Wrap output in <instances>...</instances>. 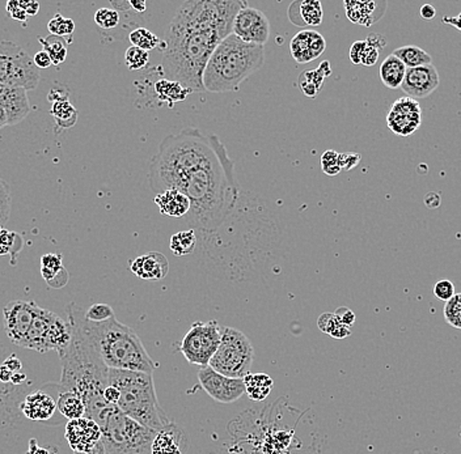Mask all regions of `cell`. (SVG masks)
<instances>
[{
    "instance_id": "obj_1",
    "label": "cell",
    "mask_w": 461,
    "mask_h": 454,
    "mask_svg": "<svg viewBox=\"0 0 461 454\" xmlns=\"http://www.w3.org/2000/svg\"><path fill=\"white\" fill-rule=\"evenodd\" d=\"M148 182L156 194L176 189L190 200L192 229L217 231L239 202L235 164L217 135L186 127L168 135L152 157Z\"/></svg>"
},
{
    "instance_id": "obj_2",
    "label": "cell",
    "mask_w": 461,
    "mask_h": 454,
    "mask_svg": "<svg viewBox=\"0 0 461 454\" xmlns=\"http://www.w3.org/2000/svg\"><path fill=\"white\" fill-rule=\"evenodd\" d=\"M246 3L239 0H190L178 9L163 41V70L168 80L192 92H205L202 76L211 54L227 36Z\"/></svg>"
},
{
    "instance_id": "obj_3",
    "label": "cell",
    "mask_w": 461,
    "mask_h": 454,
    "mask_svg": "<svg viewBox=\"0 0 461 454\" xmlns=\"http://www.w3.org/2000/svg\"><path fill=\"white\" fill-rule=\"evenodd\" d=\"M67 320L75 323L94 354L109 369L153 373L156 363L143 346L139 335L116 317L104 323H91L82 308L67 306Z\"/></svg>"
},
{
    "instance_id": "obj_4",
    "label": "cell",
    "mask_w": 461,
    "mask_h": 454,
    "mask_svg": "<svg viewBox=\"0 0 461 454\" xmlns=\"http://www.w3.org/2000/svg\"><path fill=\"white\" fill-rule=\"evenodd\" d=\"M68 323L71 325L72 339L66 352L60 356V390H68L80 396L85 406L84 416L97 421L112 406L104 399V391L109 385V368L94 354L75 323Z\"/></svg>"
},
{
    "instance_id": "obj_5",
    "label": "cell",
    "mask_w": 461,
    "mask_h": 454,
    "mask_svg": "<svg viewBox=\"0 0 461 454\" xmlns=\"http://www.w3.org/2000/svg\"><path fill=\"white\" fill-rule=\"evenodd\" d=\"M264 46L245 43L231 33L211 54L202 76L203 88L211 93L237 91L246 77L264 66Z\"/></svg>"
},
{
    "instance_id": "obj_6",
    "label": "cell",
    "mask_w": 461,
    "mask_h": 454,
    "mask_svg": "<svg viewBox=\"0 0 461 454\" xmlns=\"http://www.w3.org/2000/svg\"><path fill=\"white\" fill-rule=\"evenodd\" d=\"M108 380L119 391L116 405L119 411L155 432L170 424L160 406L151 373L109 369Z\"/></svg>"
},
{
    "instance_id": "obj_7",
    "label": "cell",
    "mask_w": 461,
    "mask_h": 454,
    "mask_svg": "<svg viewBox=\"0 0 461 454\" xmlns=\"http://www.w3.org/2000/svg\"><path fill=\"white\" fill-rule=\"evenodd\" d=\"M97 424L105 454H152V441L158 432L143 427L119 411L117 406H109Z\"/></svg>"
},
{
    "instance_id": "obj_8",
    "label": "cell",
    "mask_w": 461,
    "mask_h": 454,
    "mask_svg": "<svg viewBox=\"0 0 461 454\" xmlns=\"http://www.w3.org/2000/svg\"><path fill=\"white\" fill-rule=\"evenodd\" d=\"M254 359L251 340L242 331L222 326V340L209 367L223 376L243 380L249 374Z\"/></svg>"
},
{
    "instance_id": "obj_9",
    "label": "cell",
    "mask_w": 461,
    "mask_h": 454,
    "mask_svg": "<svg viewBox=\"0 0 461 454\" xmlns=\"http://www.w3.org/2000/svg\"><path fill=\"white\" fill-rule=\"evenodd\" d=\"M0 82L33 91L40 83V71L26 50L11 41H0Z\"/></svg>"
},
{
    "instance_id": "obj_10",
    "label": "cell",
    "mask_w": 461,
    "mask_h": 454,
    "mask_svg": "<svg viewBox=\"0 0 461 454\" xmlns=\"http://www.w3.org/2000/svg\"><path fill=\"white\" fill-rule=\"evenodd\" d=\"M222 340V326L217 321L194 323L186 333L180 351L190 364L206 367Z\"/></svg>"
},
{
    "instance_id": "obj_11",
    "label": "cell",
    "mask_w": 461,
    "mask_h": 454,
    "mask_svg": "<svg viewBox=\"0 0 461 454\" xmlns=\"http://www.w3.org/2000/svg\"><path fill=\"white\" fill-rule=\"evenodd\" d=\"M41 306L34 301L13 300L3 308L4 330L9 340L17 347L24 346L26 335Z\"/></svg>"
},
{
    "instance_id": "obj_12",
    "label": "cell",
    "mask_w": 461,
    "mask_h": 454,
    "mask_svg": "<svg viewBox=\"0 0 461 454\" xmlns=\"http://www.w3.org/2000/svg\"><path fill=\"white\" fill-rule=\"evenodd\" d=\"M232 34L245 43L264 46L270 37V23L266 15L257 9L244 7L236 15Z\"/></svg>"
},
{
    "instance_id": "obj_13",
    "label": "cell",
    "mask_w": 461,
    "mask_h": 454,
    "mask_svg": "<svg viewBox=\"0 0 461 454\" xmlns=\"http://www.w3.org/2000/svg\"><path fill=\"white\" fill-rule=\"evenodd\" d=\"M198 380L203 390L214 401L220 404L236 402L245 393L243 380L223 376L209 365L201 367L198 372Z\"/></svg>"
},
{
    "instance_id": "obj_14",
    "label": "cell",
    "mask_w": 461,
    "mask_h": 454,
    "mask_svg": "<svg viewBox=\"0 0 461 454\" xmlns=\"http://www.w3.org/2000/svg\"><path fill=\"white\" fill-rule=\"evenodd\" d=\"M422 124V109L417 99L403 96L394 101L386 116V124L398 136H411Z\"/></svg>"
},
{
    "instance_id": "obj_15",
    "label": "cell",
    "mask_w": 461,
    "mask_h": 454,
    "mask_svg": "<svg viewBox=\"0 0 461 454\" xmlns=\"http://www.w3.org/2000/svg\"><path fill=\"white\" fill-rule=\"evenodd\" d=\"M65 436L74 453H87L102 443L100 426L85 416L68 421Z\"/></svg>"
},
{
    "instance_id": "obj_16",
    "label": "cell",
    "mask_w": 461,
    "mask_h": 454,
    "mask_svg": "<svg viewBox=\"0 0 461 454\" xmlns=\"http://www.w3.org/2000/svg\"><path fill=\"white\" fill-rule=\"evenodd\" d=\"M440 79L433 65L406 68L401 90L411 99H426L439 87Z\"/></svg>"
},
{
    "instance_id": "obj_17",
    "label": "cell",
    "mask_w": 461,
    "mask_h": 454,
    "mask_svg": "<svg viewBox=\"0 0 461 454\" xmlns=\"http://www.w3.org/2000/svg\"><path fill=\"white\" fill-rule=\"evenodd\" d=\"M327 49V41L322 34L316 31H302L293 36L290 42L291 55L299 65L310 63L321 57Z\"/></svg>"
},
{
    "instance_id": "obj_18",
    "label": "cell",
    "mask_w": 461,
    "mask_h": 454,
    "mask_svg": "<svg viewBox=\"0 0 461 454\" xmlns=\"http://www.w3.org/2000/svg\"><path fill=\"white\" fill-rule=\"evenodd\" d=\"M0 105L9 117V126L20 124L31 112L28 94L24 88L0 82Z\"/></svg>"
},
{
    "instance_id": "obj_19",
    "label": "cell",
    "mask_w": 461,
    "mask_h": 454,
    "mask_svg": "<svg viewBox=\"0 0 461 454\" xmlns=\"http://www.w3.org/2000/svg\"><path fill=\"white\" fill-rule=\"evenodd\" d=\"M133 274L144 281H161L169 273L167 256L159 252H151L135 258L130 264Z\"/></svg>"
},
{
    "instance_id": "obj_20",
    "label": "cell",
    "mask_w": 461,
    "mask_h": 454,
    "mask_svg": "<svg viewBox=\"0 0 461 454\" xmlns=\"http://www.w3.org/2000/svg\"><path fill=\"white\" fill-rule=\"evenodd\" d=\"M188 448V438L184 431L170 423L159 431L152 441V454H184Z\"/></svg>"
},
{
    "instance_id": "obj_21",
    "label": "cell",
    "mask_w": 461,
    "mask_h": 454,
    "mask_svg": "<svg viewBox=\"0 0 461 454\" xmlns=\"http://www.w3.org/2000/svg\"><path fill=\"white\" fill-rule=\"evenodd\" d=\"M346 16L354 24L371 26L386 13V1H345Z\"/></svg>"
},
{
    "instance_id": "obj_22",
    "label": "cell",
    "mask_w": 461,
    "mask_h": 454,
    "mask_svg": "<svg viewBox=\"0 0 461 454\" xmlns=\"http://www.w3.org/2000/svg\"><path fill=\"white\" fill-rule=\"evenodd\" d=\"M322 16L324 12L319 0L293 1L288 7V18L296 26H319Z\"/></svg>"
},
{
    "instance_id": "obj_23",
    "label": "cell",
    "mask_w": 461,
    "mask_h": 454,
    "mask_svg": "<svg viewBox=\"0 0 461 454\" xmlns=\"http://www.w3.org/2000/svg\"><path fill=\"white\" fill-rule=\"evenodd\" d=\"M57 410V402L48 393L38 390L26 396L21 411L31 421H48Z\"/></svg>"
},
{
    "instance_id": "obj_24",
    "label": "cell",
    "mask_w": 461,
    "mask_h": 454,
    "mask_svg": "<svg viewBox=\"0 0 461 454\" xmlns=\"http://www.w3.org/2000/svg\"><path fill=\"white\" fill-rule=\"evenodd\" d=\"M53 317H54L53 312L40 308V310L29 329V333L26 335L23 348L34 350L41 354L46 352V338H48V333H49Z\"/></svg>"
},
{
    "instance_id": "obj_25",
    "label": "cell",
    "mask_w": 461,
    "mask_h": 454,
    "mask_svg": "<svg viewBox=\"0 0 461 454\" xmlns=\"http://www.w3.org/2000/svg\"><path fill=\"white\" fill-rule=\"evenodd\" d=\"M155 203L163 215L170 217H184L190 211V200L176 189H169L156 194Z\"/></svg>"
},
{
    "instance_id": "obj_26",
    "label": "cell",
    "mask_w": 461,
    "mask_h": 454,
    "mask_svg": "<svg viewBox=\"0 0 461 454\" xmlns=\"http://www.w3.org/2000/svg\"><path fill=\"white\" fill-rule=\"evenodd\" d=\"M41 274L42 278L53 288L65 287L70 278L66 267L63 266V256L55 253L41 256Z\"/></svg>"
},
{
    "instance_id": "obj_27",
    "label": "cell",
    "mask_w": 461,
    "mask_h": 454,
    "mask_svg": "<svg viewBox=\"0 0 461 454\" xmlns=\"http://www.w3.org/2000/svg\"><path fill=\"white\" fill-rule=\"evenodd\" d=\"M405 74H406V67L400 59L394 57V54L388 55L383 60V63L380 65V70H379V76H380L381 83L384 84L389 90L401 88Z\"/></svg>"
},
{
    "instance_id": "obj_28",
    "label": "cell",
    "mask_w": 461,
    "mask_h": 454,
    "mask_svg": "<svg viewBox=\"0 0 461 454\" xmlns=\"http://www.w3.org/2000/svg\"><path fill=\"white\" fill-rule=\"evenodd\" d=\"M243 381L245 393L251 401H264L268 398L273 388V379L266 373H249L244 377Z\"/></svg>"
},
{
    "instance_id": "obj_29",
    "label": "cell",
    "mask_w": 461,
    "mask_h": 454,
    "mask_svg": "<svg viewBox=\"0 0 461 454\" xmlns=\"http://www.w3.org/2000/svg\"><path fill=\"white\" fill-rule=\"evenodd\" d=\"M57 409H58L59 413L62 414L63 416H66L70 421L80 419L85 415V406H84L82 398L68 390L59 391Z\"/></svg>"
},
{
    "instance_id": "obj_30",
    "label": "cell",
    "mask_w": 461,
    "mask_h": 454,
    "mask_svg": "<svg viewBox=\"0 0 461 454\" xmlns=\"http://www.w3.org/2000/svg\"><path fill=\"white\" fill-rule=\"evenodd\" d=\"M155 91L159 96L160 101L168 102L169 107H173V104L178 101H184L188 94L192 93L189 90H186L184 85L168 79H163L155 84Z\"/></svg>"
},
{
    "instance_id": "obj_31",
    "label": "cell",
    "mask_w": 461,
    "mask_h": 454,
    "mask_svg": "<svg viewBox=\"0 0 461 454\" xmlns=\"http://www.w3.org/2000/svg\"><path fill=\"white\" fill-rule=\"evenodd\" d=\"M392 54L394 57L400 59L406 68L433 65V58L430 57V54L414 45L398 48V49L394 50Z\"/></svg>"
},
{
    "instance_id": "obj_32",
    "label": "cell",
    "mask_w": 461,
    "mask_h": 454,
    "mask_svg": "<svg viewBox=\"0 0 461 454\" xmlns=\"http://www.w3.org/2000/svg\"><path fill=\"white\" fill-rule=\"evenodd\" d=\"M51 116L54 117L58 129H70L75 126L77 121V110L71 105L68 99H60L53 102L50 110Z\"/></svg>"
},
{
    "instance_id": "obj_33",
    "label": "cell",
    "mask_w": 461,
    "mask_h": 454,
    "mask_svg": "<svg viewBox=\"0 0 461 454\" xmlns=\"http://www.w3.org/2000/svg\"><path fill=\"white\" fill-rule=\"evenodd\" d=\"M197 247V236L193 229L175 233L169 239L170 252L177 256L192 254Z\"/></svg>"
},
{
    "instance_id": "obj_34",
    "label": "cell",
    "mask_w": 461,
    "mask_h": 454,
    "mask_svg": "<svg viewBox=\"0 0 461 454\" xmlns=\"http://www.w3.org/2000/svg\"><path fill=\"white\" fill-rule=\"evenodd\" d=\"M325 77H327L325 74L318 67L316 70L302 72V75L298 79V83H299V87L302 88V91L304 92V94L307 97L313 99L322 90Z\"/></svg>"
},
{
    "instance_id": "obj_35",
    "label": "cell",
    "mask_w": 461,
    "mask_h": 454,
    "mask_svg": "<svg viewBox=\"0 0 461 454\" xmlns=\"http://www.w3.org/2000/svg\"><path fill=\"white\" fill-rule=\"evenodd\" d=\"M40 43L43 46V51L50 55L53 65L59 66L67 58V43L65 38L50 34L46 38H40Z\"/></svg>"
},
{
    "instance_id": "obj_36",
    "label": "cell",
    "mask_w": 461,
    "mask_h": 454,
    "mask_svg": "<svg viewBox=\"0 0 461 454\" xmlns=\"http://www.w3.org/2000/svg\"><path fill=\"white\" fill-rule=\"evenodd\" d=\"M320 330L330 335L332 338L344 339L350 335V329L338 320L335 313H322L318 320Z\"/></svg>"
},
{
    "instance_id": "obj_37",
    "label": "cell",
    "mask_w": 461,
    "mask_h": 454,
    "mask_svg": "<svg viewBox=\"0 0 461 454\" xmlns=\"http://www.w3.org/2000/svg\"><path fill=\"white\" fill-rule=\"evenodd\" d=\"M129 40L133 43L135 48L151 51L160 46V38L156 34L152 33L151 31L146 28H136L131 33L129 34Z\"/></svg>"
},
{
    "instance_id": "obj_38",
    "label": "cell",
    "mask_w": 461,
    "mask_h": 454,
    "mask_svg": "<svg viewBox=\"0 0 461 454\" xmlns=\"http://www.w3.org/2000/svg\"><path fill=\"white\" fill-rule=\"evenodd\" d=\"M150 62V53L146 50L135 48V46H130L129 49L126 50L125 53V63L126 66L129 67L133 71H139L144 67H147Z\"/></svg>"
},
{
    "instance_id": "obj_39",
    "label": "cell",
    "mask_w": 461,
    "mask_h": 454,
    "mask_svg": "<svg viewBox=\"0 0 461 454\" xmlns=\"http://www.w3.org/2000/svg\"><path fill=\"white\" fill-rule=\"evenodd\" d=\"M48 29L51 36H58V37H65V36H71L75 31V23L71 18H66L62 16L60 13H57L55 16L51 18L48 24Z\"/></svg>"
},
{
    "instance_id": "obj_40",
    "label": "cell",
    "mask_w": 461,
    "mask_h": 454,
    "mask_svg": "<svg viewBox=\"0 0 461 454\" xmlns=\"http://www.w3.org/2000/svg\"><path fill=\"white\" fill-rule=\"evenodd\" d=\"M445 318L448 325L461 330V293L455 295L445 303Z\"/></svg>"
},
{
    "instance_id": "obj_41",
    "label": "cell",
    "mask_w": 461,
    "mask_h": 454,
    "mask_svg": "<svg viewBox=\"0 0 461 454\" xmlns=\"http://www.w3.org/2000/svg\"><path fill=\"white\" fill-rule=\"evenodd\" d=\"M12 197L9 183L0 178V228H4L11 214Z\"/></svg>"
},
{
    "instance_id": "obj_42",
    "label": "cell",
    "mask_w": 461,
    "mask_h": 454,
    "mask_svg": "<svg viewBox=\"0 0 461 454\" xmlns=\"http://www.w3.org/2000/svg\"><path fill=\"white\" fill-rule=\"evenodd\" d=\"M113 317L114 310L108 304H93L85 310V318L91 323H104Z\"/></svg>"
},
{
    "instance_id": "obj_43",
    "label": "cell",
    "mask_w": 461,
    "mask_h": 454,
    "mask_svg": "<svg viewBox=\"0 0 461 454\" xmlns=\"http://www.w3.org/2000/svg\"><path fill=\"white\" fill-rule=\"evenodd\" d=\"M321 168L322 172L327 175H337L342 172V168L340 164V153L333 149H327L321 156Z\"/></svg>"
},
{
    "instance_id": "obj_44",
    "label": "cell",
    "mask_w": 461,
    "mask_h": 454,
    "mask_svg": "<svg viewBox=\"0 0 461 454\" xmlns=\"http://www.w3.org/2000/svg\"><path fill=\"white\" fill-rule=\"evenodd\" d=\"M94 23L102 29H113L119 23V13L116 9H100L94 13Z\"/></svg>"
},
{
    "instance_id": "obj_45",
    "label": "cell",
    "mask_w": 461,
    "mask_h": 454,
    "mask_svg": "<svg viewBox=\"0 0 461 454\" xmlns=\"http://www.w3.org/2000/svg\"><path fill=\"white\" fill-rule=\"evenodd\" d=\"M434 295H435L436 298H439V300H442V301H448V300H451V298L456 295L455 293V286H453V283L451 281H447V279H445V281H436L435 286H434Z\"/></svg>"
},
{
    "instance_id": "obj_46",
    "label": "cell",
    "mask_w": 461,
    "mask_h": 454,
    "mask_svg": "<svg viewBox=\"0 0 461 454\" xmlns=\"http://www.w3.org/2000/svg\"><path fill=\"white\" fill-rule=\"evenodd\" d=\"M7 13L12 20H15L17 23H24L28 18L26 9L20 6V1H17V0H9L7 3Z\"/></svg>"
},
{
    "instance_id": "obj_47",
    "label": "cell",
    "mask_w": 461,
    "mask_h": 454,
    "mask_svg": "<svg viewBox=\"0 0 461 454\" xmlns=\"http://www.w3.org/2000/svg\"><path fill=\"white\" fill-rule=\"evenodd\" d=\"M359 153H340V164L342 171H352L361 161Z\"/></svg>"
},
{
    "instance_id": "obj_48",
    "label": "cell",
    "mask_w": 461,
    "mask_h": 454,
    "mask_svg": "<svg viewBox=\"0 0 461 454\" xmlns=\"http://www.w3.org/2000/svg\"><path fill=\"white\" fill-rule=\"evenodd\" d=\"M366 48H367L366 41H355L352 43L350 53H349L352 65H361L362 55H363Z\"/></svg>"
},
{
    "instance_id": "obj_49",
    "label": "cell",
    "mask_w": 461,
    "mask_h": 454,
    "mask_svg": "<svg viewBox=\"0 0 461 454\" xmlns=\"http://www.w3.org/2000/svg\"><path fill=\"white\" fill-rule=\"evenodd\" d=\"M377 59H379V50L367 43V48L364 49V53L362 55L361 65L367 67L375 66Z\"/></svg>"
},
{
    "instance_id": "obj_50",
    "label": "cell",
    "mask_w": 461,
    "mask_h": 454,
    "mask_svg": "<svg viewBox=\"0 0 461 454\" xmlns=\"http://www.w3.org/2000/svg\"><path fill=\"white\" fill-rule=\"evenodd\" d=\"M335 314L338 317V320L341 321V323L345 326H347V328H350V326H352V323H355V314L349 308L342 306V308L337 309Z\"/></svg>"
},
{
    "instance_id": "obj_51",
    "label": "cell",
    "mask_w": 461,
    "mask_h": 454,
    "mask_svg": "<svg viewBox=\"0 0 461 454\" xmlns=\"http://www.w3.org/2000/svg\"><path fill=\"white\" fill-rule=\"evenodd\" d=\"M33 62L34 66L37 67L38 70H40V68H42V70H43V68H48V67H50L51 65H53L50 55H49L46 51H43V50L38 51V53L34 55Z\"/></svg>"
},
{
    "instance_id": "obj_52",
    "label": "cell",
    "mask_w": 461,
    "mask_h": 454,
    "mask_svg": "<svg viewBox=\"0 0 461 454\" xmlns=\"http://www.w3.org/2000/svg\"><path fill=\"white\" fill-rule=\"evenodd\" d=\"M3 365L12 372V373H17V372H21V368H23V364H21V360L17 357L16 355L9 356L7 357L4 362H3Z\"/></svg>"
},
{
    "instance_id": "obj_53",
    "label": "cell",
    "mask_w": 461,
    "mask_h": 454,
    "mask_svg": "<svg viewBox=\"0 0 461 454\" xmlns=\"http://www.w3.org/2000/svg\"><path fill=\"white\" fill-rule=\"evenodd\" d=\"M104 399L107 404L112 406L117 405L118 399H119V391L114 387L108 385V388L105 389L104 391Z\"/></svg>"
},
{
    "instance_id": "obj_54",
    "label": "cell",
    "mask_w": 461,
    "mask_h": 454,
    "mask_svg": "<svg viewBox=\"0 0 461 454\" xmlns=\"http://www.w3.org/2000/svg\"><path fill=\"white\" fill-rule=\"evenodd\" d=\"M48 99L50 101L51 104H53V102H57V101H60V99H68V93L63 87H54V88L49 92Z\"/></svg>"
},
{
    "instance_id": "obj_55",
    "label": "cell",
    "mask_w": 461,
    "mask_h": 454,
    "mask_svg": "<svg viewBox=\"0 0 461 454\" xmlns=\"http://www.w3.org/2000/svg\"><path fill=\"white\" fill-rule=\"evenodd\" d=\"M20 6L26 9L28 17L36 16L38 13V11H40V3L38 1H33V0L32 1H24V0H21L20 1Z\"/></svg>"
},
{
    "instance_id": "obj_56",
    "label": "cell",
    "mask_w": 461,
    "mask_h": 454,
    "mask_svg": "<svg viewBox=\"0 0 461 454\" xmlns=\"http://www.w3.org/2000/svg\"><path fill=\"white\" fill-rule=\"evenodd\" d=\"M366 42H367L369 45H371V46L376 48L377 50L384 48L386 45V38H384L383 36H379V34H372V36H369V38L366 40Z\"/></svg>"
},
{
    "instance_id": "obj_57",
    "label": "cell",
    "mask_w": 461,
    "mask_h": 454,
    "mask_svg": "<svg viewBox=\"0 0 461 454\" xmlns=\"http://www.w3.org/2000/svg\"><path fill=\"white\" fill-rule=\"evenodd\" d=\"M436 15V9L431 4H425L421 7V16L425 20H433Z\"/></svg>"
},
{
    "instance_id": "obj_58",
    "label": "cell",
    "mask_w": 461,
    "mask_h": 454,
    "mask_svg": "<svg viewBox=\"0 0 461 454\" xmlns=\"http://www.w3.org/2000/svg\"><path fill=\"white\" fill-rule=\"evenodd\" d=\"M28 454H51L49 450H46V449H42V448H40L38 446V444H37V441H36V438H32L31 441H29V452H28Z\"/></svg>"
},
{
    "instance_id": "obj_59",
    "label": "cell",
    "mask_w": 461,
    "mask_h": 454,
    "mask_svg": "<svg viewBox=\"0 0 461 454\" xmlns=\"http://www.w3.org/2000/svg\"><path fill=\"white\" fill-rule=\"evenodd\" d=\"M445 24L452 25L457 31L461 32V13L456 17H443Z\"/></svg>"
},
{
    "instance_id": "obj_60",
    "label": "cell",
    "mask_w": 461,
    "mask_h": 454,
    "mask_svg": "<svg viewBox=\"0 0 461 454\" xmlns=\"http://www.w3.org/2000/svg\"><path fill=\"white\" fill-rule=\"evenodd\" d=\"M129 4H130V9H134L136 12H144L147 9V4L144 0H136V1L131 0V1H129Z\"/></svg>"
},
{
    "instance_id": "obj_61",
    "label": "cell",
    "mask_w": 461,
    "mask_h": 454,
    "mask_svg": "<svg viewBox=\"0 0 461 454\" xmlns=\"http://www.w3.org/2000/svg\"><path fill=\"white\" fill-rule=\"evenodd\" d=\"M12 372L7 369L3 364L0 365V382H9L12 379Z\"/></svg>"
},
{
    "instance_id": "obj_62",
    "label": "cell",
    "mask_w": 461,
    "mask_h": 454,
    "mask_svg": "<svg viewBox=\"0 0 461 454\" xmlns=\"http://www.w3.org/2000/svg\"><path fill=\"white\" fill-rule=\"evenodd\" d=\"M26 380V373H21V372H17V373H13L12 374V379H11V382L13 385H21V382H24Z\"/></svg>"
},
{
    "instance_id": "obj_63",
    "label": "cell",
    "mask_w": 461,
    "mask_h": 454,
    "mask_svg": "<svg viewBox=\"0 0 461 454\" xmlns=\"http://www.w3.org/2000/svg\"><path fill=\"white\" fill-rule=\"evenodd\" d=\"M6 126H9V117H7L6 110L0 105V129H3Z\"/></svg>"
},
{
    "instance_id": "obj_64",
    "label": "cell",
    "mask_w": 461,
    "mask_h": 454,
    "mask_svg": "<svg viewBox=\"0 0 461 454\" xmlns=\"http://www.w3.org/2000/svg\"><path fill=\"white\" fill-rule=\"evenodd\" d=\"M74 454H105V449H104V445H102V443H101V444H99L96 448H93L92 450H90V452H87V453Z\"/></svg>"
}]
</instances>
